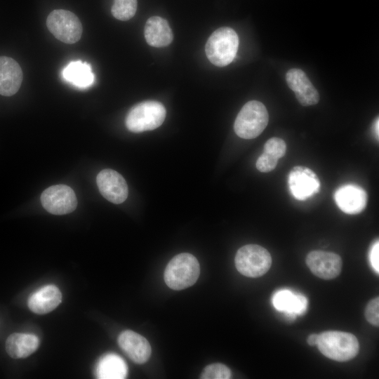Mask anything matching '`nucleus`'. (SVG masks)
<instances>
[{"instance_id": "nucleus-11", "label": "nucleus", "mask_w": 379, "mask_h": 379, "mask_svg": "<svg viewBox=\"0 0 379 379\" xmlns=\"http://www.w3.org/2000/svg\"><path fill=\"white\" fill-rule=\"evenodd\" d=\"M97 185L100 194L109 201L119 204L127 198L128 190L125 179L112 169H103L97 175Z\"/></svg>"}, {"instance_id": "nucleus-9", "label": "nucleus", "mask_w": 379, "mask_h": 379, "mask_svg": "<svg viewBox=\"0 0 379 379\" xmlns=\"http://www.w3.org/2000/svg\"><path fill=\"white\" fill-rule=\"evenodd\" d=\"M288 184L291 193L298 200H306L320 191L318 176L310 168L295 166L289 173Z\"/></svg>"}, {"instance_id": "nucleus-14", "label": "nucleus", "mask_w": 379, "mask_h": 379, "mask_svg": "<svg viewBox=\"0 0 379 379\" xmlns=\"http://www.w3.org/2000/svg\"><path fill=\"white\" fill-rule=\"evenodd\" d=\"M338 208L345 213L357 214L366 205V193L355 185H345L338 188L334 195Z\"/></svg>"}, {"instance_id": "nucleus-2", "label": "nucleus", "mask_w": 379, "mask_h": 379, "mask_svg": "<svg viewBox=\"0 0 379 379\" xmlns=\"http://www.w3.org/2000/svg\"><path fill=\"white\" fill-rule=\"evenodd\" d=\"M317 345L324 356L338 361L353 359L359 350V341L355 335L338 331H325L319 334Z\"/></svg>"}, {"instance_id": "nucleus-7", "label": "nucleus", "mask_w": 379, "mask_h": 379, "mask_svg": "<svg viewBox=\"0 0 379 379\" xmlns=\"http://www.w3.org/2000/svg\"><path fill=\"white\" fill-rule=\"evenodd\" d=\"M46 25L56 39L66 44L78 41L82 34V25L79 18L67 10L51 11L47 17Z\"/></svg>"}, {"instance_id": "nucleus-22", "label": "nucleus", "mask_w": 379, "mask_h": 379, "mask_svg": "<svg viewBox=\"0 0 379 379\" xmlns=\"http://www.w3.org/2000/svg\"><path fill=\"white\" fill-rule=\"evenodd\" d=\"M137 6V0H114L111 12L117 20L126 21L135 15Z\"/></svg>"}, {"instance_id": "nucleus-21", "label": "nucleus", "mask_w": 379, "mask_h": 379, "mask_svg": "<svg viewBox=\"0 0 379 379\" xmlns=\"http://www.w3.org/2000/svg\"><path fill=\"white\" fill-rule=\"evenodd\" d=\"M95 372L100 379H122L127 375L128 368L123 359L111 353L100 359Z\"/></svg>"}, {"instance_id": "nucleus-27", "label": "nucleus", "mask_w": 379, "mask_h": 379, "mask_svg": "<svg viewBox=\"0 0 379 379\" xmlns=\"http://www.w3.org/2000/svg\"><path fill=\"white\" fill-rule=\"evenodd\" d=\"M370 262L373 268L379 273V242H375L370 251Z\"/></svg>"}, {"instance_id": "nucleus-3", "label": "nucleus", "mask_w": 379, "mask_h": 379, "mask_svg": "<svg viewBox=\"0 0 379 379\" xmlns=\"http://www.w3.org/2000/svg\"><path fill=\"white\" fill-rule=\"evenodd\" d=\"M239 46L236 32L228 27L214 31L206 44V54L209 61L215 66L225 67L234 59Z\"/></svg>"}, {"instance_id": "nucleus-10", "label": "nucleus", "mask_w": 379, "mask_h": 379, "mask_svg": "<svg viewBox=\"0 0 379 379\" xmlns=\"http://www.w3.org/2000/svg\"><path fill=\"white\" fill-rule=\"evenodd\" d=\"M306 264L313 274L326 280L337 277L343 266L339 255L319 250L312 251L307 254Z\"/></svg>"}, {"instance_id": "nucleus-18", "label": "nucleus", "mask_w": 379, "mask_h": 379, "mask_svg": "<svg viewBox=\"0 0 379 379\" xmlns=\"http://www.w3.org/2000/svg\"><path fill=\"white\" fill-rule=\"evenodd\" d=\"M39 340L34 334L14 333L6 341L7 354L13 359L26 358L38 348Z\"/></svg>"}, {"instance_id": "nucleus-29", "label": "nucleus", "mask_w": 379, "mask_h": 379, "mask_svg": "<svg viewBox=\"0 0 379 379\" xmlns=\"http://www.w3.org/2000/svg\"><path fill=\"white\" fill-rule=\"evenodd\" d=\"M378 125H379V121H378V118L376 119L375 123H374V133L375 134V136L377 137V138L378 139V133H379V131H378Z\"/></svg>"}, {"instance_id": "nucleus-4", "label": "nucleus", "mask_w": 379, "mask_h": 379, "mask_svg": "<svg viewBox=\"0 0 379 379\" xmlns=\"http://www.w3.org/2000/svg\"><path fill=\"white\" fill-rule=\"evenodd\" d=\"M268 121L269 115L265 106L260 101L251 100L242 107L237 114L234 130L241 138L253 139L262 133Z\"/></svg>"}, {"instance_id": "nucleus-16", "label": "nucleus", "mask_w": 379, "mask_h": 379, "mask_svg": "<svg viewBox=\"0 0 379 379\" xmlns=\"http://www.w3.org/2000/svg\"><path fill=\"white\" fill-rule=\"evenodd\" d=\"M62 301V293L55 285L45 286L32 293L28 299L29 310L37 314H45L55 310Z\"/></svg>"}, {"instance_id": "nucleus-15", "label": "nucleus", "mask_w": 379, "mask_h": 379, "mask_svg": "<svg viewBox=\"0 0 379 379\" xmlns=\"http://www.w3.org/2000/svg\"><path fill=\"white\" fill-rule=\"evenodd\" d=\"M22 71L20 65L13 58L0 57V94L11 96L15 94L22 84Z\"/></svg>"}, {"instance_id": "nucleus-5", "label": "nucleus", "mask_w": 379, "mask_h": 379, "mask_svg": "<svg viewBox=\"0 0 379 379\" xmlns=\"http://www.w3.org/2000/svg\"><path fill=\"white\" fill-rule=\"evenodd\" d=\"M166 114V109L161 102L144 101L133 106L128 112L126 126L133 133L152 131L163 124Z\"/></svg>"}, {"instance_id": "nucleus-20", "label": "nucleus", "mask_w": 379, "mask_h": 379, "mask_svg": "<svg viewBox=\"0 0 379 379\" xmlns=\"http://www.w3.org/2000/svg\"><path fill=\"white\" fill-rule=\"evenodd\" d=\"M272 302L274 307L293 317L305 312L307 307V298L289 290H281L274 293Z\"/></svg>"}, {"instance_id": "nucleus-24", "label": "nucleus", "mask_w": 379, "mask_h": 379, "mask_svg": "<svg viewBox=\"0 0 379 379\" xmlns=\"http://www.w3.org/2000/svg\"><path fill=\"white\" fill-rule=\"evenodd\" d=\"M286 152L285 142L277 137H273L267 140L264 145L263 152L267 153L277 159L283 157Z\"/></svg>"}, {"instance_id": "nucleus-17", "label": "nucleus", "mask_w": 379, "mask_h": 379, "mask_svg": "<svg viewBox=\"0 0 379 379\" xmlns=\"http://www.w3.org/2000/svg\"><path fill=\"white\" fill-rule=\"evenodd\" d=\"M144 34L147 44L157 48L167 46L173 39L168 22L159 16H152L147 20Z\"/></svg>"}, {"instance_id": "nucleus-25", "label": "nucleus", "mask_w": 379, "mask_h": 379, "mask_svg": "<svg viewBox=\"0 0 379 379\" xmlns=\"http://www.w3.org/2000/svg\"><path fill=\"white\" fill-rule=\"evenodd\" d=\"M366 320L373 326L379 325V298L376 297L369 301L365 310Z\"/></svg>"}, {"instance_id": "nucleus-12", "label": "nucleus", "mask_w": 379, "mask_h": 379, "mask_svg": "<svg viewBox=\"0 0 379 379\" xmlns=\"http://www.w3.org/2000/svg\"><path fill=\"white\" fill-rule=\"evenodd\" d=\"M286 81L302 105L310 106L318 103L319 93L302 70L297 68L289 69L286 74Z\"/></svg>"}, {"instance_id": "nucleus-23", "label": "nucleus", "mask_w": 379, "mask_h": 379, "mask_svg": "<svg viewBox=\"0 0 379 379\" xmlns=\"http://www.w3.org/2000/svg\"><path fill=\"white\" fill-rule=\"evenodd\" d=\"M231 371L225 364L215 363L208 365L203 370L201 379H229L231 378Z\"/></svg>"}, {"instance_id": "nucleus-8", "label": "nucleus", "mask_w": 379, "mask_h": 379, "mask_svg": "<svg viewBox=\"0 0 379 379\" xmlns=\"http://www.w3.org/2000/svg\"><path fill=\"white\" fill-rule=\"evenodd\" d=\"M43 207L53 215H65L74 211L77 200L73 190L65 185H55L46 189L41 195Z\"/></svg>"}, {"instance_id": "nucleus-19", "label": "nucleus", "mask_w": 379, "mask_h": 379, "mask_svg": "<svg viewBox=\"0 0 379 379\" xmlns=\"http://www.w3.org/2000/svg\"><path fill=\"white\" fill-rule=\"evenodd\" d=\"M62 76L67 82L79 88L91 86L95 79L91 65L81 60L69 62L62 69Z\"/></svg>"}, {"instance_id": "nucleus-13", "label": "nucleus", "mask_w": 379, "mask_h": 379, "mask_svg": "<svg viewBox=\"0 0 379 379\" xmlns=\"http://www.w3.org/2000/svg\"><path fill=\"white\" fill-rule=\"evenodd\" d=\"M118 344L135 364H145L151 356L152 350L148 340L133 331L126 330L121 333L118 338Z\"/></svg>"}, {"instance_id": "nucleus-28", "label": "nucleus", "mask_w": 379, "mask_h": 379, "mask_svg": "<svg viewBox=\"0 0 379 379\" xmlns=\"http://www.w3.org/2000/svg\"><path fill=\"white\" fill-rule=\"evenodd\" d=\"M318 336H319L318 334H314V333L311 334L307 338V343L311 346L317 345Z\"/></svg>"}, {"instance_id": "nucleus-1", "label": "nucleus", "mask_w": 379, "mask_h": 379, "mask_svg": "<svg viewBox=\"0 0 379 379\" xmlns=\"http://www.w3.org/2000/svg\"><path fill=\"white\" fill-rule=\"evenodd\" d=\"M200 274L197 259L192 254L182 253L174 256L164 271V281L173 290H182L194 284Z\"/></svg>"}, {"instance_id": "nucleus-26", "label": "nucleus", "mask_w": 379, "mask_h": 379, "mask_svg": "<svg viewBox=\"0 0 379 379\" xmlns=\"http://www.w3.org/2000/svg\"><path fill=\"white\" fill-rule=\"evenodd\" d=\"M277 162V158L263 152L257 159L256 168L260 172L267 173L275 168Z\"/></svg>"}, {"instance_id": "nucleus-6", "label": "nucleus", "mask_w": 379, "mask_h": 379, "mask_svg": "<svg viewBox=\"0 0 379 379\" xmlns=\"http://www.w3.org/2000/svg\"><path fill=\"white\" fill-rule=\"evenodd\" d=\"M237 270L244 276L258 277L268 272L272 265L269 251L257 244H248L241 247L234 258Z\"/></svg>"}]
</instances>
